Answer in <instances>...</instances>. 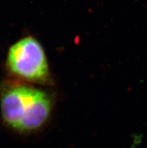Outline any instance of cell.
<instances>
[{"instance_id":"cell-1","label":"cell","mask_w":147,"mask_h":148,"mask_svg":"<svg viewBox=\"0 0 147 148\" xmlns=\"http://www.w3.org/2000/svg\"><path fill=\"white\" fill-rule=\"evenodd\" d=\"M0 109L8 127L21 133H32L49 122L53 99L47 92L29 84H11L2 90Z\"/></svg>"},{"instance_id":"cell-2","label":"cell","mask_w":147,"mask_h":148,"mask_svg":"<svg viewBox=\"0 0 147 148\" xmlns=\"http://www.w3.org/2000/svg\"><path fill=\"white\" fill-rule=\"evenodd\" d=\"M7 67L15 77L26 83H51L49 64L42 45L32 36L22 38L8 50Z\"/></svg>"}]
</instances>
